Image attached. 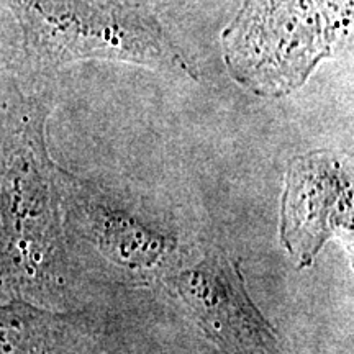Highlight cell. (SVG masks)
Segmentation results:
<instances>
[{"instance_id": "1", "label": "cell", "mask_w": 354, "mask_h": 354, "mask_svg": "<svg viewBox=\"0 0 354 354\" xmlns=\"http://www.w3.org/2000/svg\"><path fill=\"white\" fill-rule=\"evenodd\" d=\"M20 37V76L43 81L66 64L112 59L194 76L149 0H0Z\"/></svg>"}, {"instance_id": "2", "label": "cell", "mask_w": 354, "mask_h": 354, "mask_svg": "<svg viewBox=\"0 0 354 354\" xmlns=\"http://www.w3.org/2000/svg\"><path fill=\"white\" fill-rule=\"evenodd\" d=\"M172 286L203 333L228 354H290L251 302L240 263L230 256H205L177 272Z\"/></svg>"}, {"instance_id": "3", "label": "cell", "mask_w": 354, "mask_h": 354, "mask_svg": "<svg viewBox=\"0 0 354 354\" xmlns=\"http://www.w3.org/2000/svg\"><path fill=\"white\" fill-rule=\"evenodd\" d=\"M353 189L335 156L312 153L294 159L282 198L281 238L299 266H310L330 238L353 227Z\"/></svg>"}, {"instance_id": "4", "label": "cell", "mask_w": 354, "mask_h": 354, "mask_svg": "<svg viewBox=\"0 0 354 354\" xmlns=\"http://www.w3.org/2000/svg\"><path fill=\"white\" fill-rule=\"evenodd\" d=\"M104 248L110 251L113 259L128 263V261H140L149 264L153 258L161 256L166 250L165 238L159 234L141 228L136 221H130L123 216L109 215L102 230Z\"/></svg>"}, {"instance_id": "5", "label": "cell", "mask_w": 354, "mask_h": 354, "mask_svg": "<svg viewBox=\"0 0 354 354\" xmlns=\"http://www.w3.org/2000/svg\"><path fill=\"white\" fill-rule=\"evenodd\" d=\"M20 76V37L15 21L0 6V86Z\"/></svg>"}]
</instances>
